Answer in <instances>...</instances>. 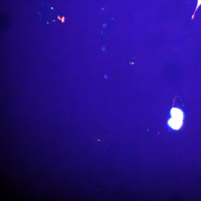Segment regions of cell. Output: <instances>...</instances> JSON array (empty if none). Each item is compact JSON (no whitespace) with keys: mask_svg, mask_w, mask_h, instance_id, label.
Here are the masks:
<instances>
[{"mask_svg":"<svg viewBox=\"0 0 201 201\" xmlns=\"http://www.w3.org/2000/svg\"><path fill=\"white\" fill-rule=\"evenodd\" d=\"M182 120L172 118L169 120V123L171 127L174 129H178L182 125Z\"/></svg>","mask_w":201,"mask_h":201,"instance_id":"1","label":"cell"},{"mask_svg":"<svg viewBox=\"0 0 201 201\" xmlns=\"http://www.w3.org/2000/svg\"><path fill=\"white\" fill-rule=\"evenodd\" d=\"M171 114L172 118L181 120L183 119V115L180 109L176 108H173L171 111Z\"/></svg>","mask_w":201,"mask_h":201,"instance_id":"2","label":"cell"}]
</instances>
